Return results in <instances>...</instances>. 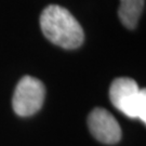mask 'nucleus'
Masks as SVG:
<instances>
[{"label":"nucleus","instance_id":"nucleus-2","mask_svg":"<svg viewBox=\"0 0 146 146\" xmlns=\"http://www.w3.org/2000/svg\"><path fill=\"white\" fill-rule=\"evenodd\" d=\"M110 99L111 104L127 117L146 122V90L139 88L133 79H115L110 84Z\"/></svg>","mask_w":146,"mask_h":146},{"label":"nucleus","instance_id":"nucleus-3","mask_svg":"<svg viewBox=\"0 0 146 146\" xmlns=\"http://www.w3.org/2000/svg\"><path fill=\"white\" fill-rule=\"evenodd\" d=\"M46 98V88L39 79L25 76L16 86L12 106L19 116L28 117L40 110Z\"/></svg>","mask_w":146,"mask_h":146},{"label":"nucleus","instance_id":"nucleus-4","mask_svg":"<svg viewBox=\"0 0 146 146\" xmlns=\"http://www.w3.org/2000/svg\"><path fill=\"white\" fill-rule=\"evenodd\" d=\"M88 127L91 134L104 144H116L121 139L118 121L111 113L102 107H96L89 114Z\"/></svg>","mask_w":146,"mask_h":146},{"label":"nucleus","instance_id":"nucleus-1","mask_svg":"<svg viewBox=\"0 0 146 146\" xmlns=\"http://www.w3.org/2000/svg\"><path fill=\"white\" fill-rule=\"evenodd\" d=\"M40 27L47 39L64 49H77L84 42L81 25L67 9L60 5H51L42 11Z\"/></svg>","mask_w":146,"mask_h":146},{"label":"nucleus","instance_id":"nucleus-5","mask_svg":"<svg viewBox=\"0 0 146 146\" xmlns=\"http://www.w3.org/2000/svg\"><path fill=\"white\" fill-rule=\"evenodd\" d=\"M145 0H120L118 16L121 23L129 29H134L142 15Z\"/></svg>","mask_w":146,"mask_h":146}]
</instances>
